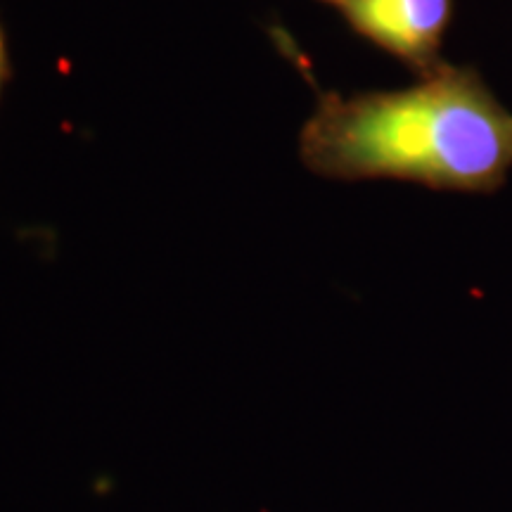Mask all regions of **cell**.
Wrapping results in <instances>:
<instances>
[{
  "label": "cell",
  "instance_id": "1",
  "mask_svg": "<svg viewBox=\"0 0 512 512\" xmlns=\"http://www.w3.org/2000/svg\"><path fill=\"white\" fill-rule=\"evenodd\" d=\"M313 174L496 192L512 169V112L472 67L441 64L399 91L318 95L299 133Z\"/></svg>",
  "mask_w": 512,
  "mask_h": 512
},
{
  "label": "cell",
  "instance_id": "2",
  "mask_svg": "<svg viewBox=\"0 0 512 512\" xmlns=\"http://www.w3.org/2000/svg\"><path fill=\"white\" fill-rule=\"evenodd\" d=\"M337 12L347 27L375 48L413 69L437 72L441 46L453 22V0H318Z\"/></svg>",
  "mask_w": 512,
  "mask_h": 512
},
{
  "label": "cell",
  "instance_id": "3",
  "mask_svg": "<svg viewBox=\"0 0 512 512\" xmlns=\"http://www.w3.org/2000/svg\"><path fill=\"white\" fill-rule=\"evenodd\" d=\"M5 72V46H3V34H0V74Z\"/></svg>",
  "mask_w": 512,
  "mask_h": 512
},
{
  "label": "cell",
  "instance_id": "4",
  "mask_svg": "<svg viewBox=\"0 0 512 512\" xmlns=\"http://www.w3.org/2000/svg\"><path fill=\"white\" fill-rule=\"evenodd\" d=\"M0 76H3V74H0Z\"/></svg>",
  "mask_w": 512,
  "mask_h": 512
}]
</instances>
